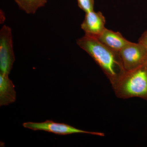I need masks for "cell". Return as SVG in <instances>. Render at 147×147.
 <instances>
[{"mask_svg": "<svg viewBox=\"0 0 147 147\" xmlns=\"http://www.w3.org/2000/svg\"><path fill=\"white\" fill-rule=\"evenodd\" d=\"M76 44L100 67L113 87L126 72L119 53L111 50L96 38L85 34L76 40Z\"/></svg>", "mask_w": 147, "mask_h": 147, "instance_id": "6da1fadb", "label": "cell"}, {"mask_svg": "<svg viewBox=\"0 0 147 147\" xmlns=\"http://www.w3.org/2000/svg\"><path fill=\"white\" fill-rule=\"evenodd\" d=\"M113 88L119 98L139 97L147 100V61L139 67L126 71Z\"/></svg>", "mask_w": 147, "mask_h": 147, "instance_id": "7a4b0ae2", "label": "cell"}, {"mask_svg": "<svg viewBox=\"0 0 147 147\" xmlns=\"http://www.w3.org/2000/svg\"><path fill=\"white\" fill-rule=\"evenodd\" d=\"M15 60L11 30L4 25L0 31V72L9 75Z\"/></svg>", "mask_w": 147, "mask_h": 147, "instance_id": "3957f363", "label": "cell"}, {"mask_svg": "<svg viewBox=\"0 0 147 147\" xmlns=\"http://www.w3.org/2000/svg\"><path fill=\"white\" fill-rule=\"evenodd\" d=\"M119 54L126 71L139 67L147 61V48L139 42H129Z\"/></svg>", "mask_w": 147, "mask_h": 147, "instance_id": "277c9868", "label": "cell"}, {"mask_svg": "<svg viewBox=\"0 0 147 147\" xmlns=\"http://www.w3.org/2000/svg\"><path fill=\"white\" fill-rule=\"evenodd\" d=\"M23 126L34 131L43 130L60 135H67L72 134H87L104 137L105 134L102 132L85 131L75 128L65 123L55 122L51 120H47L44 122L24 123Z\"/></svg>", "mask_w": 147, "mask_h": 147, "instance_id": "5b68a950", "label": "cell"}, {"mask_svg": "<svg viewBox=\"0 0 147 147\" xmlns=\"http://www.w3.org/2000/svg\"><path fill=\"white\" fill-rule=\"evenodd\" d=\"M105 19L100 11L94 10L86 13L85 18L81 24V28L85 35L97 38L105 30Z\"/></svg>", "mask_w": 147, "mask_h": 147, "instance_id": "8992f818", "label": "cell"}, {"mask_svg": "<svg viewBox=\"0 0 147 147\" xmlns=\"http://www.w3.org/2000/svg\"><path fill=\"white\" fill-rule=\"evenodd\" d=\"M96 38L107 47L118 53H119L130 42L125 39L119 32L113 31L107 28Z\"/></svg>", "mask_w": 147, "mask_h": 147, "instance_id": "52a82bcc", "label": "cell"}, {"mask_svg": "<svg viewBox=\"0 0 147 147\" xmlns=\"http://www.w3.org/2000/svg\"><path fill=\"white\" fill-rule=\"evenodd\" d=\"M7 74L0 72V106H7L15 102L16 92Z\"/></svg>", "mask_w": 147, "mask_h": 147, "instance_id": "ba28073f", "label": "cell"}, {"mask_svg": "<svg viewBox=\"0 0 147 147\" xmlns=\"http://www.w3.org/2000/svg\"><path fill=\"white\" fill-rule=\"evenodd\" d=\"M19 8L28 14H34L38 9L45 6L47 0H14Z\"/></svg>", "mask_w": 147, "mask_h": 147, "instance_id": "9c48e42d", "label": "cell"}, {"mask_svg": "<svg viewBox=\"0 0 147 147\" xmlns=\"http://www.w3.org/2000/svg\"><path fill=\"white\" fill-rule=\"evenodd\" d=\"M79 8L85 13L94 11V0H77Z\"/></svg>", "mask_w": 147, "mask_h": 147, "instance_id": "30bf717a", "label": "cell"}, {"mask_svg": "<svg viewBox=\"0 0 147 147\" xmlns=\"http://www.w3.org/2000/svg\"><path fill=\"white\" fill-rule=\"evenodd\" d=\"M138 42L144 45L147 49V30L142 34L139 38Z\"/></svg>", "mask_w": 147, "mask_h": 147, "instance_id": "8fae6325", "label": "cell"}]
</instances>
